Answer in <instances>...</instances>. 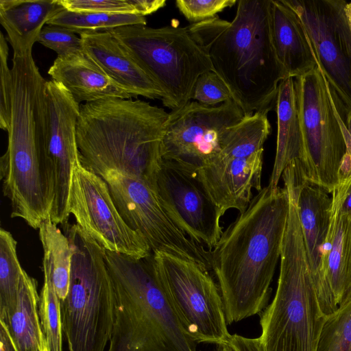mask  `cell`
<instances>
[{"label": "cell", "instance_id": "cell-41", "mask_svg": "<svg viewBox=\"0 0 351 351\" xmlns=\"http://www.w3.org/2000/svg\"><path fill=\"white\" fill-rule=\"evenodd\" d=\"M345 12L351 30V2L346 3L345 7Z\"/></svg>", "mask_w": 351, "mask_h": 351}, {"label": "cell", "instance_id": "cell-22", "mask_svg": "<svg viewBox=\"0 0 351 351\" xmlns=\"http://www.w3.org/2000/svg\"><path fill=\"white\" fill-rule=\"evenodd\" d=\"M275 110L277 115L276 149L268 186L278 187L285 168L303 158L304 147L299 119L295 79H284L278 85Z\"/></svg>", "mask_w": 351, "mask_h": 351}, {"label": "cell", "instance_id": "cell-20", "mask_svg": "<svg viewBox=\"0 0 351 351\" xmlns=\"http://www.w3.org/2000/svg\"><path fill=\"white\" fill-rule=\"evenodd\" d=\"M77 103L106 98L132 99L133 96L113 82L84 50L54 60L48 71Z\"/></svg>", "mask_w": 351, "mask_h": 351}, {"label": "cell", "instance_id": "cell-27", "mask_svg": "<svg viewBox=\"0 0 351 351\" xmlns=\"http://www.w3.org/2000/svg\"><path fill=\"white\" fill-rule=\"evenodd\" d=\"M145 16L134 14L74 12L63 9L47 23L68 29L79 35L87 32L112 30L126 25H146Z\"/></svg>", "mask_w": 351, "mask_h": 351}, {"label": "cell", "instance_id": "cell-30", "mask_svg": "<svg viewBox=\"0 0 351 351\" xmlns=\"http://www.w3.org/2000/svg\"><path fill=\"white\" fill-rule=\"evenodd\" d=\"M191 99L208 106H216L233 99L221 78L213 71L202 73L197 80Z\"/></svg>", "mask_w": 351, "mask_h": 351}, {"label": "cell", "instance_id": "cell-12", "mask_svg": "<svg viewBox=\"0 0 351 351\" xmlns=\"http://www.w3.org/2000/svg\"><path fill=\"white\" fill-rule=\"evenodd\" d=\"M244 116L233 99L216 106L190 101L171 111L164 126L162 160L200 170L217 158L228 129Z\"/></svg>", "mask_w": 351, "mask_h": 351}, {"label": "cell", "instance_id": "cell-32", "mask_svg": "<svg viewBox=\"0 0 351 351\" xmlns=\"http://www.w3.org/2000/svg\"><path fill=\"white\" fill-rule=\"evenodd\" d=\"M237 2V0H177L176 5L189 21L197 23L217 16Z\"/></svg>", "mask_w": 351, "mask_h": 351}, {"label": "cell", "instance_id": "cell-23", "mask_svg": "<svg viewBox=\"0 0 351 351\" xmlns=\"http://www.w3.org/2000/svg\"><path fill=\"white\" fill-rule=\"evenodd\" d=\"M64 8L60 0H0V23L12 47L34 46L45 25Z\"/></svg>", "mask_w": 351, "mask_h": 351}, {"label": "cell", "instance_id": "cell-15", "mask_svg": "<svg viewBox=\"0 0 351 351\" xmlns=\"http://www.w3.org/2000/svg\"><path fill=\"white\" fill-rule=\"evenodd\" d=\"M69 212L76 224L105 250L135 258L152 253L145 239L122 218L106 182L80 160L73 170Z\"/></svg>", "mask_w": 351, "mask_h": 351}, {"label": "cell", "instance_id": "cell-40", "mask_svg": "<svg viewBox=\"0 0 351 351\" xmlns=\"http://www.w3.org/2000/svg\"><path fill=\"white\" fill-rule=\"evenodd\" d=\"M38 351H51L46 337L41 327L39 330Z\"/></svg>", "mask_w": 351, "mask_h": 351}, {"label": "cell", "instance_id": "cell-24", "mask_svg": "<svg viewBox=\"0 0 351 351\" xmlns=\"http://www.w3.org/2000/svg\"><path fill=\"white\" fill-rule=\"evenodd\" d=\"M39 295L37 281L25 270L21 274L17 304L6 322V328L14 351H38Z\"/></svg>", "mask_w": 351, "mask_h": 351}, {"label": "cell", "instance_id": "cell-16", "mask_svg": "<svg viewBox=\"0 0 351 351\" xmlns=\"http://www.w3.org/2000/svg\"><path fill=\"white\" fill-rule=\"evenodd\" d=\"M154 191L174 223L199 246L211 251L223 233L224 215L197 172L162 160Z\"/></svg>", "mask_w": 351, "mask_h": 351}, {"label": "cell", "instance_id": "cell-11", "mask_svg": "<svg viewBox=\"0 0 351 351\" xmlns=\"http://www.w3.org/2000/svg\"><path fill=\"white\" fill-rule=\"evenodd\" d=\"M101 177L125 222L145 239L153 254L195 262L211 271L210 251L190 239L174 223L149 185L114 171Z\"/></svg>", "mask_w": 351, "mask_h": 351}, {"label": "cell", "instance_id": "cell-3", "mask_svg": "<svg viewBox=\"0 0 351 351\" xmlns=\"http://www.w3.org/2000/svg\"><path fill=\"white\" fill-rule=\"evenodd\" d=\"M168 116L162 108L141 99L112 97L85 103L80 106L76 132L81 164L99 176L114 171L154 190Z\"/></svg>", "mask_w": 351, "mask_h": 351}, {"label": "cell", "instance_id": "cell-18", "mask_svg": "<svg viewBox=\"0 0 351 351\" xmlns=\"http://www.w3.org/2000/svg\"><path fill=\"white\" fill-rule=\"evenodd\" d=\"M80 37L84 51L133 97L142 96L161 101L165 98L159 84L112 30L84 32Z\"/></svg>", "mask_w": 351, "mask_h": 351}, {"label": "cell", "instance_id": "cell-13", "mask_svg": "<svg viewBox=\"0 0 351 351\" xmlns=\"http://www.w3.org/2000/svg\"><path fill=\"white\" fill-rule=\"evenodd\" d=\"M47 134L45 176L50 219L56 224L67 223L73 173L79 162L77 124L80 106L60 83L46 82Z\"/></svg>", "mask_w": 351, "mask_h": 351}, {"label": "cell", "instance_id": "cell-38", "mask_svg": "<svg viewBox=\"0 0 351 351\" xmlns=\"http://www.w3.org/2000/svg\"><path fill=\"white\" fill-rule=\"evenodd\" d=\"M0 323V351H14L5 326L3 322Z\"/></svg>", "mask_w": 351, "mask_h": 351}, {"label": "cell", "instance_id": "cell-1", "mask_svg": "<svg viewBox=\"0 0 351 351\" xmlns=\"http://www.w3.org/2000/svg\"><path fill=\"white\" fill-rule=\"evenodd\" d=\"M289 210L285 186L262 188L210 251L228 324L260 314L268 305Z\"/></svg>", "mask_w": 351, "mask_h": 351}, {"label": "cell", "instance_id": "cell-29", "mask_svg": "<svg viewBox=\"0 0 351 351\" xmlns=\"http://www.w3.org/2000/svg\"><path fill=\"white\" fill-rule=\"evenodd\" d=\"M317 351H351V295L327 317Z\"/></svg>", "mask_w": 351, "mask_h": 351}, {"label": "cell", "instance_id": "cell-35", "mask_svg": "<svg viewBox=\"0 0 351 351\" xmlns=\"http://www.w3.org/2000/svg\"><path fill=\"white\" fill-rule=\"evenodd\" d=\"M341 127L346 144V154L343 158L339 174L340 178H351V112L346 114Z\"/></svg>", "mask_w": 351, "mask_h": 351}, {"label": "cell", "instance_id": "cell-31", "mask_svg": "<svg viewBox=\"0 0 351 351\" xmlns=\"http://www.w3.org/2000/svg\"><path fill=\"white\" fill-rule=\"evenodd\" d=\"M37 42L54 51L58 58H64L84 50L80 37L60 26L45 25Z\"/></svg>", "mask_w": 351, "mask_h": 351}, {"label": "cell", "instance_id": "cell-6", "mask_svg": "<svg viewBox=\"0 0 351 351\" xmlns=\"http://www.w3.org/2000/svg\"><path fill=\"white\" fill-rule=\"evenodd\" d=\"M8 148L0 158L3 192L11 202L12 217L38 229L50 218L45 176L47 109L44 90L19 86L11 93Z\"/></svg>", "mask_w": 351, "mask_h": 351}, {"label": "cell", "instance_id": "cell-17", "mask_svg": "<svg viewBox=\"0 0 351 351\" xmlns=\"http://www.w3.org/2000/svg\"><path fill=\"white\" fill-rule=\"evenodd\" d=\"M297 206L305 252L318 301L326 317L338 308L326 276V240L332 197L322 189L304 182L298 167Z\"/></svg>", "mask_w": 351, "mask_h": 351}, {"label": "cell", "instance_id": "cell-2", "mask_svg": "<svg viewBox=\"0 0 351 351\" xmlns=\"http://www.w3.org/2000/svg\"><path fill=\"white\" fill-rule=\"evenodd\" d=\"M231 21L216 16L187 28L244 115L275 110L285 79L272 45L270 0H239Z\"/></svg>", "mask_w": 351, "mask_h": 351}, {"label": "cell", "instance_id": "cell-9", "mask_svg": "<svg viewBox=\"0 0 351 351\" xmlns=\"http://www.w3.org/2000/svg\"><path fill=\"white\" fill-rule=\"evenodd\" d=\"M294 79L304 147L300 175L332 193L346 154L341 127L346 114L318 65Z\"/></svg>", "mask_w": 351, "mask_h": 351}, {"label": "cell", "instance_id": "cell-14", "mask_svg": "<svg viewBox=\"0 0 351 351\" xmlns=\"http://www.w3.org/2000/svg\"><path fill=\"white\" fill-rule=\"evenodd\" d=\"M299 16L317 65L345 114L351 112V30L343 0H283Z\"/></svg>", "mask_w": 351, "mask_h": 351}, {"label": "cell", "instance_id": "cell-34", "mask_svg": "<svg viewBox=\"0 0 351 351\" xmlns=\"http://www.w3.org/2000/svg\"><path fill=\"white\" fill-rule=\"evenodd\" d=\"M64 9L74 12L135 14L128 0H60Z\"/></svg>", "mask_w": 351, "mask_h": 351}, {"label": "cell", "instance_id": "cell-36", "mask_svg": "<svg viewBox=\"0 0 351 351\" xmlns=\"http://www.w3.org/2000/svg\"><path fill=\"white\" fill-rule=\"evenodd\" d=\"M228 345L234 351H264L259 338H247L234 334L231 335Z\"/></svg>", "mask_w": 351, "mask_h": 351}, {"label": "cell", "instance_id": "cell-21", "mask_svg": "<svg viewBox=\"0 0 351 351\" xmlns=\"http://www.w3.org/2000/svg\"><path fill=\"white\" fill-rule=\"evenodd\" d=\"M351 178L339 180L332 193L330 221L326 240V276L337 306L351 295V217L341 204Z\"/></svg>", "mask_w": 351, "mask_h": 351}, {"label": "cell", "instance_id": "cell-19", "mask_svg": "<svg viewBox=\"0 0 351 351\" xmlns=\"http://www.w3.org/2000/svg\"><path fill=\"white\" fill-rule=\"evenodd\" d=\"M269 19L273 47L285 79L317 67L311 40L295 12L283 0H270Z\"/></svg>", "mask_w": 351, "mask_h": 351}, {"label": "cell", "instance_id": "cell-26", "mask_svg": "<svg viewBox=\"0 0 351 351\" xmlns=\"http://www.w3.org/2000/svg\"><path fill=\"white\" fill-rule=\"evenodd\" d=\"M12 234L0 230V320L6 322L17 304L21 267Z\"/></svg>", "mask_w": 351, "mask_h": 351}, {"label": "cell", "instance_id": "cell-7", "mask_svg": "<svg viewBox=\"0 0 351 351\" xmlns=\"http://www.w3.org/2000/svg\"><path fill=\"white\" fill-rule=\"evenodd\" d=\"M73 249L68 295L60 302L68 351H105L114 322V295L105 250L78 225H63Z\"/></svg>", "mask_w": 351, "mask_h": 351}, {"label": "cell", "instance_id": "cell-42", "mask_svg": "<svg viewBox=\"0 0 351 351\" xmlns=\"http://www.w3.org/2000/svg\"><path fill=\"white\" fill-rule=\"evenodd\" d=\"M217 351H234L233 349L228 344L218 346Z\"/></svg>", "mask_w": 351, "mask_h": 351}, {"label": "cell", "instance_id": "cell-4", "mask_svg": "<svg viewBox=\"0 0 351 351\" xmlns=\"http://www.w3.org/2000/svg\"><path fill=\"white\" fill-rule=\"evenodd\" d=\"M114 295V322L107 351H197L154 264L105 250Z\"/></svg>", "mask_w": 351, "mask_h": 351}, {"label": "cell", "instance_id": "cell-8", "mask_svg": "<svg viewBox=\"0 0 351 351\" xmlns=\"http://www.w3.org/2000/svg\"><path fill=\"white\" fill-rule=\"evenodd\" d=\"M112 31L161 87L162 104L171 111L190 102L197 78L213 71L187 27L126 25Z\"/></svg>", "mask_w": 351, "mask_h": 351}, {"label": "cell", "instance_id": "cell-33", "mask_svg": "<svg viewBox=\"0 0 351 351\" xmlns=\"http://www.w3.org/2000/svg\"><path fill=\"white\" fill-rule=\"evenodd\" d=\"M7 39L1 32L0 37V127L7 130L11 96L12 73L8 64L9 48Z\"/></svg>", "mask_w": 351, "mask_h": 351}, {"label": "cell", "instance_id": "cell-25", "mask_svg": "<svg viewBox=\"0 0 351 351\" xmlns=\"http://www.w3.org/2000/svg\"><path fill=\"white\" fill-rule=\"evenodd\" d=\"M38 230L43 249V264L50 269L58 296L60 302L64 301L69 291L72 247L66 234L50 218L43 221Z\"/></svg>", "mask_w": 351, "mask_h": 351}, {"label": "cell", "instance_id": "cell-10", "mask_svg": "<svg viewBox=\"0 0 351 351\" xmlns=\"http://www.w3.org/2000/svg\"><path fill=\"white\" fill-rule=\"evenodd\" d=\"M156 271L184 324L199 343L228 344V330L218 285L206 268L164 253L153 254Z\"/></svg>", "mask_w": 351, "mask_h": 351}, {"label": "cell", "instance_id": "cell-37", "mask_svg": "<svg viewBox=\"0 0 351 351\" xmlns=\"http://www.w3.org/2000/svg\"><path fill=\"white\" fill-rule=\"evenodd\" d=\"M135 14L145 16L152 14L166 5L165 0H128Z\"/></svg>", "mask_w": 351, "mask_h": 351}, {"label": "cell", "instance_id": "cell-5", "mask_svg": "<svg viewBox=\"0 0 351 351\" xmlns=\"http://www.w3.org/2000/svg\"><path fill=\"white\" fill-rule=\"evenodd\" d=\"M289 210L271 302L259 314L264 351H317L327 319L320 307L299 219L297 194L289 189Z\"/></svg>", "mask_w": 351, "mask_h": 351}, {"label": "cell", "instance_id": "cell-28", "mask_svg": "<svg viewBox=\"0 0 351 351\" xmlns=\"http://www.w3.org/2000/svg\"><path fill=\"white\" fill-rule=\"evenodd\" d=\"M44 282L39 295L38 315L41 328L51 351H62L60 300L49 267L43 264Z\"/></svg>", "mask_w": 351, "mask_h": 351}, {"label": "cell", "instance_id": "cell-39", "mask_svg": "<svg viewBox=\"0 0 351 351\" xmlns=\"http://www.w3.org/2000/svg\"><path fill=\"white\" fill-rule=\"evenodd\" d=\"M341 208L343 213L351 217V183L343 196Z\"/></svg>", "mask_w": 351, "mask_h": 351}]
</instances>
